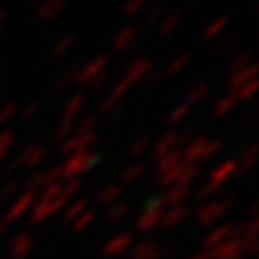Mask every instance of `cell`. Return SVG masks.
Segmentation results:
<instances>
[{"mask_svg":"<svg viewBox=\"0 0 259 259\" xmlns=\"http://www.w3.org/2000/svg\"><path fill=\"white\" fill-rule=\"evenodd\" d=\"M148 144H150V140L146 139V137H142V139L135 140V142H133V146H131V150H129L131 157L140 156V154H142V152H144V150L148 148Z\"/></svg>","mask_w":259,"mask_h":259,"instance_id":"obj_33","label":"cell"},{"mask_svg":"<svg viewBox=\"0 0 259 259\" xmlns=\"http://www.w3.org/2000/svg\"><path fill=\"white\" fill-rule=\"evenodd\" d=\"M4 156H6V154H4V152H0V161H2V159H4Z\"/></svg>","mask_w":259,"mask_h":259,"instance_id":"obj_57","label":"cell"},{"mask_svg":"<svg viewBox=\"0 0 259 259\" xmlns=\"http://www.w3.org/2000/svg\"><path fill=\"white\" fill-rule=\"evenodd\" d=\"M234 102H236V96H232V94H231V96H225L221 102H219L217 106H215V108H213L215 115H225V113H227V111H229L232 106H234Z\"/></svg>","mask_w":259,"mask_h":259,"instance_id":"obj_29","label":"cell"},{"mask_svg":"<svg viewBox=\"0 0 259 259\" xmlns=\"http://www.w3.org/2000/svg\"><path fill=\"white\" fill-rule=\"evenodd\" d=\"M42 156H45V148H40V146H31V148H29L23 156L19 157V159H21V163L33 167V165H37L38 161L42 159Z\"/></svg>","mask_w":259,"mask_h":259,"instance_id":"obj_22","label":"cell"},{"mask_svg":"<svg viewBox=\"0 0 259 259\" xmlns=\"http://www.w3.org/2000/svg\"><path fill=\"white\" fill-rule=\"evenodd\" d=\"M69 133H71V123H64V125H62V127L58 129V139L64 140L65 137L69 135Z\"/></svg>","mask_w":259,"mask_h":259,"instance_id":"obj_50","label":"cell"},{"mask_svg":"<svg viewBox=\"0 0 259 259\" xmlns=\"http://www.w3.org/2000/svg\"><path fill=\"white\" fill-rule=\"evenodd\" d=\"M255 157H257V148H255V144H251L250 150H248V157H246V159H242V167L238 169V175L244 173V171H248V169L255 163Z\"/></svg>","mask_w":259,"mask_h":259,"instance_id":"obj_31","label":"cell"},{"mask_svg":"<svg viewBox=\"0 0 259 259\" xmlns=\"http://www.w3.org/2000/svg\"><path fill=\"white\" fill-rule=\"evenodd\" d=\"M190 215V209L188 207H183V205H175L171 211H167L165 215H161V225L163 227H173L175 223L183 221Z\"/></svg>","mask_w":259,"mask_h":259,"instance_id":"obj_13","label":"cell"},{"mask_svg":"<svg viewBox=\"0 0 259 259\" xmlns=\"http://www.w3.org/2000/svg\"><path fill=\"white\" fill-rule=\"evenodd\" d=\"M117 102H119V98H115V96H111L110 100H106V102L102 104V108H100V113H104V111L113 110V108L117 106Z\"/></svg>","mask_w":259,"mask_h":259,"instance_id":"obj_47","label":"cell"},{"mask_svg":"<svg viewBox=\"0 0 259 259\" xmlns=\"http://www.w3.org/2000/svg\"><path fill=\"white\" fill-rule=\"evenodd\" d=\"M186 111H188V104H185V106H181V108H177L175 113L171 115V125H175V123H179V119H183L186 115Z\"/></svg>","mask_w":259,"mask_h":259,"instance_id":"obj_44","label":"cell"},{"mask_svg":"<svg viewBox=\"0 0 259 259\" xmlns=\"http://www.w3.org/2000/svg\"><path fill=\"white\" fill-rule=\"evenodd\" d=\"M217 188L219 186L217 185H213V183H207V185H204L202 186V190H200V198H205V196H209V194H213V192H217Z\"/></svg>","mask_w":259,"mask_h":259,"instance_id":"obj_45","label":"cell"},{"mask_svg":"<svg viewBox=\"0 0 259 259\" xmlns=\"http://www.w3.org/2000/svg\"><path fill=\"white\" fill-rule=\"evenodd\" d=\"M229 25V18L227 16H221V18H217L215 21H211L207 27H205L204 31V37L205 38H213V37H217L219 33H221L223 29Z\"/></svg>","mask_w":259,"mask_h":259,"instance_id":"obj_24","label":"cell"},{"mask_svg":"<svg viewBox=\"0 0 259 259\" xmlns=\"http://www.w3.org/2000/svg\"><path fill=\"white\" fill-rule=\"evenodd\" d=\"M253 79H255V65L250 64L248 67H244L242 71H238V73L232 75L231 89H232V91H240L244 84L250 83V81H253Z\"/></svg>","mask_w":259,"mask_h":259,"instance_id":"obj_10","label":"cell"},{"mask_svg":"<svg viewBox=\"0 0 259 259\" xmlns=\"http://www.w3.org/2000/svg\"><path fill=\"white\" fill-rule=\"evenodd\" d=\"M65 8V2L64 0H45V2H40L37 6V18L42 19V21H52L56 19Z\"/></svg>","mask_w":259,"mask_h":259,"instance_id":"obj_4","label":"cell"},{"mask_svg":"<svg viewBox=\"0 0 259 259\" xmlns=\"http://www.w3.org/2000/svg\"><path fill=\"white\" fill-rule=\"evenodd\" d=\"M84 205H87V202H84V200H81V202L73 204L71 207H69V209H67V211H65L64 219H65V221H73L75 217H77V215H79V213L84 209Z\"/></svg>","mask_w":259,"mask_h":259,"instance_id":"obj_36","label":"cell"},{"mask_svg":"<svg viewBox=\"0 0 259 259\" xmlns=\"http://www.w3.org/2000/svg\"><path fill=\"white\" fill-rule=\"evenodd\" d=\"M248 64H250V52H244V54H240L234 62H232L231 67L234 73H238V71H242L244 67H248Z\"/></svg>","mask_w":259,"mask_h":259,"instance_id":"obj_34","label":"cell"},{"mask_svg":"<svg viewBox=\"0 0 259 259\" xmlns=\"http://www.w3.org/2000/svg\"><path fill=\"white\" fill-rule=\"evenodd\" d=\"M14 144V135L10 133V131H4V133H0V152H4V154H8L10 146Z\"/></svg>","mask_w":259,"mask_h":259,"instance_id":"obj_39","label":"cell"},{"mask_svg":"<svg viewBox=\"0 0 259 259\" xmlns=\"http://www.w3.org/2000/svg\"><path fill=\"white\" fill-rule=\"evenodd\" d=\"M4 231H6V223H2V225H0V234H2Z\"/></svg>","mask_w":259,"mask_h":259,"instance_id":"obj_54","label":"cell"},{"mask_svg":"<svg viewBox=\"0 0 259 259\" xmlns=\"http://www.w3.org/2000/svg\"><path fill=\"white\" fill-rule=\"evenodd\" d=\"M186 196H188V186L179 185L175 188H171V190H167L165 198L161 202H163V205H179L183 202V198H186Z\"/></svg>","mask_w":259,"mask_h":259,"instance_id":"obj_17","label":"cell"},{"mask_svg":"<svg viewBox=\"0 0 259 259\" xmlns=\"http://www.w3.org/2000/svg\"><path fill=\"white\" fill-rule=\"evenodd\" d=\"M255 91H257V81L253 79V81H250V83H246L244 87H242L238 96H240L242 100H248V98H251V96L255 94Z\"/></svg>","mask_w":259,"mask_h":259,"instance_id":"obj_37","label":"cell"},{"mask_svg":"<svg viewBox=\"0 0 259 259\" xmlns=\"http://www.w3.org/2000/svg\"><path fill=\"white\" fill-rule=\"evenodd\" d=\"M19 188V183H12V185H8L6 188H4V192H2V198H10L12 194H16Z\"/></svg>","mask_w":259,"mask_h":259,"instance_id":"obj_49","label":"cell"},{"mask_svg":"<svg viewBox=\"0 0 259 259\" xmlns=\"http://www.w3.org/2000/svg\"><path fill=\"white\" fill-rule=\"evenodd\" d=\"M96 121H98V117H87L83 121V125H81V133H91L93 127L96 125Z\"/></svg>","mask_w":259,"mask_h":259,"instance_id":"obj_46","label":"cell"},{"mask_svg":"<svg viewBox=\"0 0 259 259\" xmlns=\"http://www.w3.org/2000/svg\"><path fill=\"white\" fill-rule=\"evenodd\" d=\"M181 163H183V154L181 152H169L165 156H161V159H159V175H163L167 171L175 169Z\"/></svg>","mask_w":259,"mask_h":259,"instance_id":"obj_16","label":"cell"},{"mask_svg":"<svg viewBox=\"0 0 259 259\" xmlns=\"http://www.w3.org/2000/svg\"><path fill=\"white\" fill-rule=\"evenodd\" d=\"M31 248H33V238H31V234H19L18 238L12 242V257L25 259L29 255Z\"/></svg>","mask_w":259,"mask_h":259,"instance_id":"obj_7","label":"cell"},{"mask_svg":"<svg viewBox=\"0 0 259 259\" xmlns=\"http://www.w3.org/2000/svg\"><path fill=\"white\" fill-rule=\"evenodd\" d=\"M135 38H137V31L133 25H127V27H123L117 33V37L113 38V48L115 50H127V48L135 42Z\"/></svg>","mask_w":259,"mask_h":259,"instance_id":"obj_9","label":"cell"},{"mask_svg":"<svg viewBox=\"0 0 259 259\" xmlns=\"http://www.w3.org/2000/svg\"><path fill=\"white\" fill-rule=\"evenodd\" d=\"M219 144H221V142H205V140L192 142V144L185 150V157L188 159V163H192L196 159H209V157L219 150Z\"/></svg>","mask_w":259,"mask_h":259,"instance_id":"obj_2","label":"cell"},{"mask_svg":"<svg viewBox=\"0 0 259 259\" xmlns=\"http://www.w3.org/2000/svg\"><path fill=\"white\" fill-rule=\"evenodd\" d=\"M150 69H152V64H150L148 58H139L135 64H131L129 73H127V81H129V83L139 81V79H142L144 75L148 73Z\"/></svg>","mask_w":259,"mask_h":259,"instance_id":"obj_11","label":"cell"},{"mask_svg":"<svg viewBox=\"0 0 259 259\" xmlns=\"http://www.w3.org/2000/svg\"><path fill=\"white\" fill-rule=\"evenodd\" d=\"M106 77H108V71H100V75H98V77H94V79H91L89 83L93 84V87H98V84H100V81H104Z\"/></svg>","mask_w":259,"mask_h":259,"instance_id":"obj_52","label":"cell"},{"mask_svg":"<svg viewBox=\"0 0 259 259\" xmlns=\"http://www.w3.org/2000/svg\"><path fill=\"white\" fill-rule=\"evenodd\" d=\"M73 42H75V37H73V35H67V37H64V38H62V40H60V42H58V45L54 47V56L64 54L65 50H67V48L71 47Z\"/></svg>","mask_w":259,"mask_h":259,"instance_id":"obj_38","label":"cell"},{"mask_svg":"<svg viewBox=\"0 0 259 259\" xmlns=\"http://www.w3.org/2000/svg\"><path fill=\"white\" fill-rule=\"evenodd\" d=\"M37 110H38V104H37V102L31 104V106H29L27 110L23 111V115H21V117H23V119H29V117H33V113H35Z\"/></svg>","mask_w":259,"mask_h":259,"instance_id":"obj_51","label":"cell"},{"mask_svg":"<svg viewBox=\"0 0 259 259\" xmlns=\"http://www.w3.org/2000/svg\"><path fill=\"white\" fill-rule=\"evenodd\" d=\"M232 232V225H223V227H219L215 232H211L207 238H205V242H204V246L205 248H211V246H219L225 238H227V234H231Z\"/></svg>","mask_w":259,"mask_h":259,"instance_id":"obj_18","label":"cell"},{"mask_svg":"<svg viewBox=\"0 0 259 259\" xmlns=\"http://www.w3.org/2000/svg\"><path fill=\"white\" fill-rule=\"evenodd\" d=\"M73 75H77V69H69V71H67V73H65L64 77H62V81H58L56 89H62V87H64L65 83H69V81L73 79Z\"/></svg>","mask_w":259,"mask_h":259,"instance_id":"obj_48","label":"cell"},{"mask_svg":"<svg viewBox=\"0 0 259 259\" xmlns=\"http://www.w3.org/2000/svg\"><path fill=\"white\" fill-rule=\"evenodd\" d=\"M205 94H207V84H205V83H200L198 87H194V89H192V93L188 94V104L200 102V100L204 98Z\"/></svg>","mask_w":259,"mask_h":259,"instance_id":"obj_30","label":"cell"},{"mask_svg":"<svg viewBox=\"0 0 259 259\" xmlns=\"http://www.w3.org/2000/svg\"><path fill=\"white\" fill-rule=\"evenodd\" d=\"M2 21H4V12L0 10V25H2Z\"/></svg>","mask_w":259,"mask_h":259,"instance_id":"obj_55","label":"cell"},{"mask_svg":"<svg viewBox=\"0 0 259 259\" xmlns=\"http://www.w3.org/2000/svg\"><path fill=\"white\" fill-rule=\"evenodd\" d=\"M33 198H35V192H31V190H27L25 194L21 196V200H19L18 204H16L14 207H12V209H10L8 215L4 217V223L8 225V223H12L14 219H18V217H21V215H23V211H25V209L29 207V204L33 202Z\"/></svg>","mask_w":259,"mask_h":259,"instance_id":"obj_8","label":"cell"},{"mask_svg":"<svg viewBox=\"0 0 259 259\" xmlns=\"http://www.w3.org/2000/svg\"><path fill=\"white\" fill-rule=\"evenodd\" d=\"M188 64V54H185V56H179L173 64L169 65V69L165 71V75H175L177 71H181L185 65Z\"/></svg>","mask_w":259,"mask_h":259,"instance_id":"obj_35","label":"cell"},{"mask_svg":"<svg viewBox=\"0 0 259 259\" xmlns=\"http://www.w3.org/2000/svg\"><path fill=\"white\" fill-rule=\"evenodd\" d=\"M177 135H179V133L173 131V133H169L167 137H163V139L159 140V144H157V148H156V157L165 156V154L171 152L173 146H179V144H177Z\"/></svg>","mask_w":259,"mask_h":259,"instance_id":"obj_21","label":"cell"},{"mask_svg":"<svg viewBox=\"0 0 259 259\" xmlns=\"http://www.w3.org/2000/svg\"><path fill=\"white\" fill-rule=\"evenodd\" d=\"M131 240H133L131 234H119V236H115L110 244L104 246V253H108V255H117V253H121L123 250H127V246L131 244Z\"/></svg>","mask_w":259,"mask_h":259,"instance_id":"obj_12","label":"cell"},{"mask_svg":"<svg viewBox=\"0 0 259 259\" xmlns=\"http://www.w3.org/2000/svg\"><path fill=\"white\" fill-rule=\"evenodd\" d=\"M192 259H207V253H202V255H196V257Z\"/></svg>","mask_w":259,"mask_h":259,"instance_id":"obj_53","label":"cell"},{"mask_svg":"<svg viewBox=\"0 0 259 259\" xmlns=\"http://www.w3.org/2000/svg\"><path fill=\"white\" fill-rule=\"evenodd\" d=\"M129 213V204H115L110 207V211H108V219H110L111 223L119 221V219H123L125 215Z\"/></svg>","mask_w":259,"mask_h":259,"instance_id":"obj_25","label":"cell"},{"mask_svg":"<svg viewBox=\"0 0 259 259\" xmlns=\"http://www.w3.org/2000/svg\"><path fill=\"white\" fill-rule=\"evenodd\" d=\"M2 33H4V25H0V37H2Z\"/></svg>","mask_w":259,"mask_h":259,"instance_id":"obj_56","label":"cell"},{"mask_svg":"<svg viewBox=\"0 0 259 259\" xmlns=\"http://www.w3.org/2000/svg\"><path fill=\"white\" fill-rule=\"evenodd\" d=\"M81 106H83V96L79 94V96H75L73 100L67 104V108H65V119H67V121L71 119L75 113L81 110Z\"/></svg>","mask_w":259,"mask_h":259,"instance_id":"obj_32","label":"cell"},{"mask_svg":"<svg viewBox=\"0 0 259 259\" xmlns=\"http://www.w3.org/2000/svg\"><path fill=\"white\" fill-rule=\"evenodd\" d=\"M198 175H200V169H198L194 163H183V165H181V177H179L177 183L183 186H188Z\"/></svg>","mask_w":259,"mask_h":259,"instance_id":"obj_19","label":"cell"},{"mask_svg":"<svg viewBox=\"0 0 259 259\" xmlns=\"http://www.w3.org/2000/svg\"><path fill=\"white\" fill-rule=\"evenodd\" d=\"M242 253V242L231 238L229 242H221L215 246L211 253H207V259H236Z\"/></svg>","mask_w":259,"mask_h":259,"instance_id":"obj_3","label":"cell"},{"mask_svg":"<svg viewBox=\"0 0 259 259\" xmlns=\"http://www.w3.org/2000/svg\"><path fill=\"white\" fill-rule=\"evenodd\" d=\"M142 173H144V165H142V163L131 165L129 169H125V171H123V175H121V181H123V183H133V181H137V179H139Z\"/></svg>","mask_w":259,"mask_h":259,"instance_id":"obj_26","label":"cell"},{"mask_svg":"<svg viewBox=\"0 0 259 259\" xmlns=\"http://www.w3.org/2000/svg\"><path fill=\"white\" fill-rule=\"evenodd\" d=\"M231 204H232V200H227V202H219V204H207L205 207H202V209H200L198 217L202 219V223L209 225V223L217 221L219 217H223V215L227 213V209L231 207Z\"/></svg>","mask_w":259,"mask_h":259,"instance_id":"obj_5","label":"cell"},{"mask_svg":"<svg viewBox=\"0 0 259 259\" xmlns=\"http://www.w3.org/2000/svg\"><path fill=\"white\" fill-rule=\"evenodd\" d=\"M146 6V0H127L125 6H123V14L125 16H137L140 10Z\"/></svg>","mask_w":259,"mask_h":259,"instance_id":"obj_28","label":"cell"},{"mask_svg":"<svg viewBox=\"0 0 259 259\" xmlns=\"http://www.w3.org/2000/svg\"><path fill=\"white\" fill-rule=\"evenodd\" d=\"M79 188H81V183H79V181H71V183L65 186V188H62V194H64L65 198H69L71 194L79 192Z\"/></svg>","mask_w":259,"mask_h":259,"instance_id":"obj_43","label":"cell"},{"mask_svg":"<svg viewBox=\"0 0 259 259\" xmlns=\"http://www.w3.org/2000/svg\"><path fill=\"white\" fill-rule=\"evenodd\" d=\"M14 111H16V104H8V106H4V108L0 110V123L8 121L10 117L14 115Z\"/></svg>","mask_w":259,"mask_h":259,"instance_id":"obj_42","label":"cell"},{"mask_svg":"<svg viewBox=\"0 0 259 259\" xmlns=\"http://www.w3.org/2000/svg\"><path fill=\"white\" fill-rule=\"evenodd\" d=\"M161 211H146V215L139 221V231L146 232L150 231L152 227H156L157 223H161Z\"/></svg>","mask_w":259,"mask_h":259,"instance_id":"obj_23","label":"cell"},{"mask_svg":"<svg viewBox=\"0 0 259 259\" xmlns=\"http://www.w3.org/2000/svg\"><path fill=\"white\" fill-rule=\"evenodd\" d=\"M123 194V188L121 186H110L108 190H104L102 194L98 196V200H100V204H111L115 198H119Z\"/></svg>","mask_w":259,"mask_h":259,"instance_id":"obj_27","label":"cell"},{"mask_svg":"<svg viewBox=\"0 0 259 259\" xmlns=\"http://www.w3.org/2000/svg\"><path fill=\"white\" fill-rule=\"evenodd\" d=\"M181 25V14H169L165 18L161 19L159 23V33L165 37V35H171L177 27Z\"/></svg>","mask_w":259,"mask_h":259,"instance_id":"obj_20","label":"cell"},{"mask_svg":"<svg viewBox=\"0 0 259 259\" xmlns=\"http://www.w3.org/2000/svg\"><path fill=\"white\" fill-rule=\"evenodd\" d=\"M106 64H108V56H96L94 58V62L93 64H89L87 67H84L83 71L79 75H75V83H79V84H84V83H89L91 81V77L96 73H100V71H104L102 67H106Z\"/></svg>","mask_w":259,"mask_h":259,"instance_id":"obj_6","label":"cell"},{"mask_svg":"<svg viewBox=\"0 0 259 259\" xmlns=\"http://www.w3.org/2000/svg\"><path fill=\"white\" fill-rule=\"evenodd\" d=\"M96 159H98L96 156H89V154H84V152H79V154H75L71 159L65 161V165L62 167V173H64V177H67V179H71V177H75V175H81V173L89 171V169L96 163Z\"/></svg>","mask_w":259,"mask_h":259,"instance_id":"obj_1","label":"cell"},{"mask_svg":"<svg viewBox=\"0 0 259 259\" xmlns=\"http://www.w3.org/2000/svg\"><path fill=\"white\" fill-rule=\"evenodd\" d=\"M93 219H94V215L93 213H87V215H83L79 221H75V225H73V229L77 232H81V231H84V227H89L91 223H93Z\"/></svg>","mask_w":259,"mask_h":259,"instance_id":"obj_40","label":"cell"},{"mask_svg":"<svg viewBox=\"0 0 259 259\" xmlns=\"http://www.w3.org/2000/svg\"><path fill=\"white\" fill-rule=\"evenodd\" d=\"M234 167H236V163H234V161H225V163H221L217 169H213V171H211V181H209V183L221 186L223 183H225V181L231 177V173L234 171Z\"/></svg>","mask_w":259,"mask_h":259,"instance_id":"obj_15","label":"cell"},{"mask_svg":"<svg viewBox=\"0 0 259 259\" xmlns=\"http://www.w3.org/2000/svg\"><path fill=\"white\" fill-rule=\"evenodd\" d=\"M161 251H157L156 244L150 240H144L142 244H139L135 251H133V259H157Z\"/></svg>","mask_w":259,"mask_h":259,"instance_id":"obj_14","label":"cell"},{"mask_svg":"<svg viewBox=\"0 0 259 259\" xmlns=\"http://www.w3.org/2000/svg\"><path fill=\"white\" fill-rule=\"evenodd\" d=\"M163 16V8L161 6H156V8L150 12L148 16H146V23L148 25H152V23H156V21H159V18Z\"/></svg>","mask_w":259,"mask_h":259,"instance_id":"obj_41","label":"cell"}]
</instances>
